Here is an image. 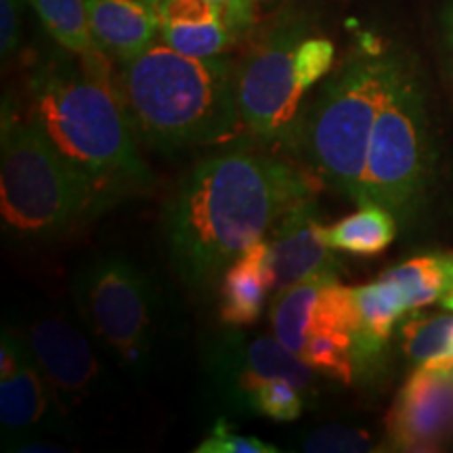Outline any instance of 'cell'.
<instances>
[{"label":"cell","mask_w":453,"mask_h":453,"mask_svg":"<svg viewBox=\"0 0 453 453\" xmlns=\"http://www.w3.org/2000/svg\"><path fill=\"white\" fill-rule=\"evenodd\" d=\"M309 170L248 143L203 157L164 214L173 267L189 286H208L254 242L269 237L300 203L313 200Z\"/></svg>","instance_id":"obj_1"},{"label":"cell","mask_w":453,"mask_h":453,"mask_svg":"<svg viewBox=\"0 0 453 453\" xmlns=\"http://www.w3.org/2000/svg\"><path fill=\"white\" fill-rule=\"evenodd\" d=\"M120 97L137 137L156 150L225 143L242 127L234 64L183 55L164 41L122 64Z\"/></svg>","instance_id":"obj_2"},{"label":"cell","mask_w":453,"mask_h":453,"mask_svg":"<svg viewBox=\"0 0 453 453\" xmlns=\"http://www.w3.org/2000/svg\"><path fill=\"white\" fill-rule=\"evenodd\" d=\"M97 65L93 73L55 65L34 73L30 120L61 154L113 196L145 187L151 174L137 150V133L120 90L110 87Z\"/></svg>","instance_id":"obj_3"},{"label":"cell","mask_w":453,"mask_h":453,"mask_svg":"<svg viewBox=\"0 0 453 453\" xmlns=\"http://www.w3.org/2000/svg\"><path fill=\"white\" fill-rule=\"evenodd\" d=\"M395 50L361 47L294 124L292 147L317 180L365 203V166L378 113L399 64Z\"/></svg>","instance_id":"obj_4"},{"label":"cell","mask_w":453,"mask_h":453,"mask_svg":"<svg viewBox=\"0 0 453 453\" xmlns=\"http://www.w3.org/2000/svg\"><path fill=\"white\" fill-rule=\"evenodd\" d=\"M0 217L21 237H53L110 202L87 170L61 154L30 118L3 122Z\"/></svg>","instance_id":"obj_5"},{"label":"cell","mask_w":453,"mask_h":453,"mask_svg":"<svg viewBox=\"0 0 453 453\" xmlns=\"http://www.w3.org/2000/svg\"><path fill=\"white\" fill-rule=\"evenodd\" d=\"M434 170L426 97L405 57L396 64L367 151L365 202L410 219L426 196Z\"/></svg>","instance_id":"obj_6"},{"label":"cell","mask_w":453,"mask_h":453,"mask_svg":"<svg viewBox=\"0 0 453 453\" xmlns=\"http://www.w3.org/2000/svg\"><path fill=\"white\" fill-rule=\"evenodd\" d=\"M84 324L124 367L141 370L151 350L156 288L137 265L107 257L88 265L73 283Z\"/></svg>","instance_id":"obj_7"},{"label":"cell","mask_w":453,"mask_h":453,"mask_svg":"<svg viewBox=\"0 0 453 453\" xmlns=\"http://www.w3.org/2000/svg\"><path fill=\"white\" fill-rule=\"evenodd\" d=\"M300 27L275 32L248 57L237 72V104L242 127L258 141H288L307 90L296 72Z\"/></svg>","instance_id":"obj_8"},{"label":"cell","mask_w":453,"mask_h":453,"mask_svg":"<svg viewBox=\"0 0 453 453\" xmlns=\"http://www.w3.org/2000/svg\"><path fill=\"white\" fill-rule=\"evenodd\" d=\"M211 373L220 393L243 411H250L254 393L273 378H286L309 396L319 376L275 336L246 340L242 334H226L214 344Z\"/></svg>","instance_id":"obj_9"},{"label":"cell","mask_w":453,"mask_h":453,"mask_svg":"<svg viewBox=\"0 0 453 453\" xmlns=\"http://www.w3.org/2000/svg\"><path fill=\"white\" fill-rule=\"evenodd\" d=\"M396 449L426 451L453 434V372L418 365L387 418Z\"/></svg>","instance_id":"obj_10"},{"label":"cell","mask_w":453,"mask_h":453,"mask_svg":"<svg viewBox=\"0 0 453 453\" xmlns=\"http://www.w3.org/2000/svg\"><path fill=\"white\" fill-rule=\"evenodd\" d=\"M26 344L50 393L70 403L93 395L101 380V364L84 334L70 321L61 317L34 321Z\"/></svg>","instance_id":"obj_11"},{"label":"cell","mask_w":453,"mask_h":453,"mask_svg":"<svg viewBox=\"0 0 453 453\" xmlns=\"http://www.w3.org/2000/svg\"><path fill=\"white\" fill-rule=\"evenodd\" d=\"M267 240L271 296L313 277L336 275L338 263L324 237L315 197L286 214Z\"/></svg>","instance_id":"obj_12"},{"label":"cell","mask_w":453,"mask_h":453,"mask_svg":"<svg viewBox=\"0 0 453 453\" xmlns=\"http://www.w3.org/2000/svg\"><path fill=\"white\" fill-rule=\"evenodd\" d=\"M95 42L120 64L134 59L156 42L160 17L143 0H84Z\"/></svg>","instance_id":"obj_13"},{"label":"cell","mask_w":453,"mask_h":453,"mask_svg":"<svg viewBox=\"0 0 453 453\" xmlns=\"http://www.w3.org/2000/svg\"><path fill=\"white\" fill-rule=\"evenodd\" d=\"M271 296L269 240L254 242L220 275V321L240 330L254 326Z\"/></svg>","instance_id":"obj_14"},{"label":"cell","mask_w":453,"mask_h":453,"mask_svg":"<svg viewBox=\"0 0 453 453\" xmlns=\"http://www.w3.org/2000/svg\"><path fill=\"white\" fill-rule=\"evenodd\" d=\"M359 313V327L355 332V361L357 365L373 361L387 347L396 321L407 311L399 288L380 275L373 283L353 288Z\"/></svg>","instance_id":"obj_15"},{"label":"cell","mask_w":453,"mask_h":453,"mask_svg":"<svg viewBox=\"0 0 453 453\" xmlns=\"http://www.w3.org/2000/svg\"><path fill=\"white\" fill-rule=\"evenodd\" d=\"M324 237L332 250H342L357 257H376L395 242L396 219L380 203L365 202L357 212L324 226Z\"/></svg>","instance_id":"obj_16"},{"label":"cell","mask_w":453,"mask_h":453,"mask_svg":"<svg viewBox=\"0 0 453 453\" xmlns=\"http://www.w3.org/2000/svg\"><path fill=\"white\" fill-rule=\"evenodd\" d=\"M49 384L30 359L9 380H0V424L4 433H26L49 413Z\"/></svg>","instance_id":"obj_17"},{"label":"cell","mask_w":453,"mask_h":453,"mask_svg":"<svg viewBox=\"0 0 453 453\" xmlns=\"http://www.w3.org/2000/svg\"><path fill=\"white\" fill-rule=\"evenodd\" d=\"M327 277L336 275L313 277V280L288 288L286 292L277 294L271 300V327H273V336L298 357L303 355L311 334L315 330L317 304H319L321 290H324Z\"/></svg>","instance_id":"obj_18"},{"label":"cell","mask_w":453,"mask_h":453,"mask_svg":"<svg viewBox=\"0 0 453 453\" xmlns=\"http://www.w3.org/2000/svg\"><path fill=\"white\" fill-rule=\"evenodd\" d=\"M403 296L407 311H420L453 292V254H424L382 273Z\"/></svg>","instance_id":"obj_19"},{"label":"cell","mask_w":453,"mask_h":453,"mask_svg":"<svg viewBox=\"0 0 453 453\" xmlns=\"http://www.w3.org/2000/svg\"><path fill=\"white\" fill-rule=\"evenodd\" d=\"M42 26L65 50L81 57H95L104 50L95 42L84 0H30Z\"/></svg>","instance_id":"obj_20"},{"label":"cell","mask_w":453,"mask_h":453,"mask_svg":"<svg viewBox=\"0 0 453 453\" xmlns=\"http://www.w3.org/2000/svg\"><path fill=\"white\" fill-rule=\"evenodd\" d=\"M307 364L321 376L349 384L353 380L355 361V340L353 334L344 330H317L311 334L307 347L303 350Z\"/></svg>","instance_id":"obj_21"},{"label":"cell","mask_w":453,"mask_h":453,"mask_svg":"<svg viewBox=\"0 0 453 453\" xmlns=\"http://www.w3.org/2000/svg\"><path fill=\"white\" fill-rule=\"evenodd\" d=\"M162 41L179 53L189 57H219L235 41L237 34L223 19L206 24H170L160 27Z\"/></svg>","instance_id":"obj_22"},{"label":"cell","mask_w":453,"mask_h":453,"mask_svg":"<svg viewBox=\"0 0 453 453\" xmlns=\"http://www.w3.org/2000/svg\"><path fill=\"white\" fill-rule=\"evenodd\" d=\"M453 315L418 317L403 327V350L407 359L416 365L451 353Z\"/></svg>","instance_id":"obj_23"},{"label":"cell","mask_w":453,"mask_h":453,"mask_svg":"<svg viewBox=\"0 0 453 453\" xmlns=\"http://www.w3.org/2000/svg\"><path fill=\"white\" fill-rule=\"evenodd\" d=\"M304 395L296 384L286 378L265 382L250 401V411L267 416L275 422H294L304 411Z\"/></svg>","instance_id":"obj_24"},{"label":"cell","mask_w":453,"mask_h":453,"mask_svg":"<svg viewBox=\"0 0 453 453\" xmlns=\"http://www.w3.org/2000/svg\"><path fill=\"white\" fill-rule=\"evenodd\" d=\"M300 449L311 453H359L372 451L370 434L349 426H321L309 433L300 443Z\"/></svg>","instance_id":"obj_25"},{"label":"cell","mask_w":453,"mask_h":453,"mask_svg":"<svg viewBox=\"0 0 453 453\" xmlns=\"http://www.w3.org/2000/svg\"><path fill=\"white\" fill-rule=\"evenodd\" d=\"M334 64V44L324 36H303L296 47V72L304 90L327 76Z\"/></svg>","instance_id":"obj_26"},{"label":"cell","mask_w":453,"mask_h":453,"mask_svg":"<svg viewBox=\"0 0 453 453\" xmlns=\"http://www.w3.org/2000/svg\"><path fill=\"white\" fill-rule=\"evenodd\" d=\"M277 447L257 437L237 434L226 420H217L212 433L196 447V453H275Z\"/></svg>","instance_id":"obj_27"},{"label":"cell","mask_w":453,"mask_h":453,"mask_svg":"<svg viewBox=\"0 0 453 453\" xmlns=\"http://www.w3.org/2000/svg\"><path fill=\"white\" fill-rule=\"evenodd\" d=\"M160 24H206L223 19L212 0H164L160 7Z\"/></svg>","instance_id":"obj_28"},{"label":"cell","mask_w":453,"mask_h":453,"mask_svg":"<svg viewBox=\"0 0 453 453\" xmlns=\"http://www.w3.org/2000/svg\"><path fill=\"white\" fill-rule=\"evenodd\" d=\"M21 7L24 0H0V50L9 59L21 42Z\"/></svg>","instance_id":"obj_29"},{"label":"cell","mask_w":453,"mask_h":453,"mask_svg":"<svg viewBox=\"0 0 453 453\" xmlns=\"http://www.w3.org/2000/svg\"><path fill=\"white\" fill-rule=\"evenodd\" d=\"M27 359H30L27 344L21 342L13 332L4 330L3 347H0V380H9V378H13Z\"/></svg>","instance_id":"obj_30"},{"label":"cell","mask_w":453,"mask_h":453,"mask_svg":"<svg viewBox=\"0 0 453 453\" xmlns=\"http://www.w3.org/2000/svg\"><path fill=\"white\" fill-rule=\"evenodd\" d=\"M220 11V17L235 34L246 30L254 21L260 0H212Z\"/></svg>","instance_id":"obj_31"},{"label":"cell","mask_w":453,"mask_h":453,"mask_svg":"<svg viewBox=\"0 0 453 453\" xmlns=\"http://www.w3.org/2000/svg\"><path fill=\"white\" fill-rule=\"evenodd\" d=\"M441 32H443V44L447 50V64H449L451 81H453V3L447 4L441 15Z\"/></svg>","instance_id":"obj_32"},{"label":"cell","mask_w":453,"mask_h":453,"mask_svg":"<svg viewBox=\"0 0 453 453\" xmlns=\"http://www.w3.org/2000/svg\"><path fill=\"white\" fill-rule=\"evenodd\" d=\"M19 451H61V447L47 445V443H24Z\"/></svg>","instance_id":"obj_33"},{"label":"cell","mask_w":453,"mask_h":453,"mask_svg":"<svg viewBox=\"0 0 453 453\" xmlns=\"http://www.w3.org/2000/svg\"><path fill=\"white\" fill-rule=\"evenodd\" d=\"M439 303H441V307L447 309V311H451V313H453V292H449V294H447V296L441 298Z\"/></svg>","instance_id":"obj_34"},{"label":"cell","mask_w":453,"mask_h":453,"mask_svg":"<svg viewBox=\"0 0 453 453\" xmlns=\"http://www.w3.org/2000/svg\"><path fill=\"white\" fill-rule=\"evenodd\" d=\"M143 3L147 4V7H151V9H154L156 13H160V7H162V3H164V0H143ZM157 17H160V15H157Z\"/></svg>","instance_id":"obj_35"},{"label":"cell","mask_w":453,"mask_h":453,"mask_svg":"<svg viewBox=\"0 0 453 453\" xmlns=\"http://www.w3.org/2000/svg\"><path fill=\"white\" fill-rule=\"evenodd\" d=\"M451 353H453V334H451Z\"/></svg>","instance_id":"obj_36"}]
</instances>
